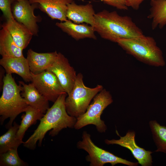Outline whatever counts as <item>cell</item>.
Wrapping results in <instances>:
<instances>
[{
    "mask_svg": "<svg viewBox=\"0 0 166 166\" xmlns=\"http://www.w3.org/2000/svg\"><path fill=\"white\" fill-rule=\"evenodd\" d=\"M93 27L102 38L116 43L120 39L144 35L131 17L121 15L116 11L104 10L96 13Z\"/></svg>",
    "mask_w": 166,
    "mask_h": 166,
    "instance_id": "obj_2",
    "label": "cell"
},
{
    "mask_svg": "<svg viewBox=\"0 0 166 166\" xmlns=\"http://www.w3.org/2000/svg\"><path fill=\"white\" fill-rule=\"evenodd\" d=\"M67 95L66 93L61 95L47 110L33 133L23 142L24 147L34 150L38 141L41 146L45 134L51 130L49 135L54 136L64 128H74L77 118L69 115L65 108V101Z\"/></svg>",
    "mask_w": 166,
    "mask_h": 166,
    "instance_id": "obj_1",
    "label": "cell"
},
{
    "mask_svg": "<svg viewBox=\"0 0 166 166\" xmlns=\"http://www.w3.org/2000/svg\"><path fill=\"white\" fill-rule=\"evenodd\" d=\"M18 82L22 86L21 96L27 105L45 114L49 108V101L40 93L32 83L27 84L22 81Z\"/></svg>",
    "mask_w": 166,
    "mask_h": 166,
    "instance_id": "obj_16",
    "label": "cell"
},
{
    "mask_svg": "<svg viewBox=\"0 0 166 166\" xmlns=\"http://www.w3.org/2000/svg\"><path fill=\"white\" fill-rule=\"evenodd\" d=\"M117 43L127 53L144 64L156 67L165 65L162 52L152 37L144 35L138 38L120 39Z\"/></svg>",
    "mask_w": 166,
    "mask_h": 166,
    "instance_id": "obj_3",
    "label": "cell"
},
{
    "mask_svg": "<svg viewBox=\"0 0 166 166\" xmlns=\"http://www.w3.org/2000/svg\"><path fill=\"white\" fill-rule=\"evenodd\" d=\"M95 13L90 3L78 5L73 1L67 5V18L77 24L86 23L93 27Z\"/></svg>",
    "mask_w": 166,
    "mask_h": 166,
    "instance_id": "obj_12",
    "label": "cell"
},
{
    "mask_svg": "<svg viewBox=\"0 0 166 166\" xmlns=\"http://www.w3.org/2000/svg\"><path fill=\"white\" fill-rule=\"evenodd\" d=\"M31 73V83L49 101L54 103L61 95L66 93L52 72L46 70L37 74Z\"/></svg>",
    "mask_w": 166,
    "mask_h": 166,
    "instance_id": "obj_8",
    "label": "cell"
},
{
    "mask_svg": "<svg viewBox=\"0 0 166 166\" xmlns=\"http://www.w3.org/2000/svg\"><path fill=\"white\" fill-rule=\"evenodd\" d=\"M15 0H0V9L7 20L14 18L11 9V4Z\"/></svg>",
    "mask_w": 166,
    "mask_h": 166,
    "instance_id": "obj_25",
    "label": "cell"
},
{
    "mask_svg": "<svg viewBox=\"0 0 166 166\" xmlns=\"http://www.w3.org/2000/svg\"><path fill=\"white\" fill-rule=\"evenodd\" d=\"M113 101L110 92L103 89L93 98V102L85 112L77 118L74 128L78 130L87 125L93 124L99 132H105L107 127L101 116L104 110Z\"/></svg>",
    "mask_w": 166,
    "mask_h": 166,
    "instance_id": "obj_6",
    "label": "cell"
},
{
    "mask_svg": "<svg viewBox=\"0 0 166 166\" xmlns=\"http://www.w3.org/2000/svg\"><path fill=\"white\" fill-rule=\"evenodd\" d=\"M2 27L9 32L17 45L23 50L27 46L34 35L26 27L14 18L7 20Z\"/></svg>",
    "mask_w": 166,
    "mask_h": 166,
    "instance_id": "obj_17",
    "label": "cell"
},
{
    "mask_svg": "<svg viewBox=\"0 0 166 166\" xmlns=\"http://www.w3.org/2000/svg\"><path fill=\"white\" fill-rule=\"evenodd\" d=\"M150 13L147 18L152 20L151 28L162 29L166 25V0H150Z\"/></svg>",
    "mask_w": 166,
    "mask_h": 166,
    "instance_id": "obj_19",
    "label": "cell"
},
{
    "mask_svg": "<svg viewBox=\"0 0 166 166\" xmlns=\"http://www.w3.org/2000/svg\"><path fill=\"white\" fill-rule=\"evenodd\" d=\"M2 28L0 31V54L2 57L24 56L23 50L17 45L9 32Z\"/></svg>",
    "mask_w": 166,
    "mask_h": 166,
    "instance_id": "obj_20",
    "label": "cell"
},
{
    "mask_svg": "<svg viewBox=\"0 0 166 166\" xmlns=\"http://www.w3.org/2000/svg\"><path fill=\"white\" fill-rule=\"evenodd\" d=\"M28 164L21 160L17 149L10 150L0 153V166H26Z\"/></svg>",
    "mask_w": 166,
    "mask_h": 166,
    "instance_id": "obj_24",
    "label": "cell"
},
{
    "mask_svg": "<svg viewBox=\"0 0 166 166\" xmlns=\"http://www.w3.org/2000/svg\"><path fill=\"white\" fill-rule=\"evenodd\" d=\"M105 3L116 7L118 9L122 10H127L128 7L127 5L125 0H100Z\"/></svg>",
    "mask_w": 166,
    "mask_h": 166,
    "instance_id": "obj_26",
    "label": "cell"
},
{
    "mask_svg": "<svg viewBox=\"0 0 166 166\" xmlns=\"http://www.w3.org/2000/svg\"><path fill=\"white\" fill-rule=\"evenodd\" d=\"M24 112L25 114H23L21 117L22 120L16 135L17 138L21 140H22L28 128L36 124L38 120L40 121L44 115L39 110L30 105L27 106Z\"/></svg>",
    "mask_w": 166,
    "mask_h": 166,
    "instance_id": "obj_21",
    "label": "cell"
},
{
    "mask_svg": "<svg viewBox=\"0 0 166 166\" xmlns=\"http://www.w3.org/2000/svg\"><path fill=\"white\" fill-rule=\"evenodd\" d=\"M54 73L65 92L69 94L74 86L77 75L68 59L61 53L47 70Z\"/></svg>",
    "mask_w": 166,
    "mask_h": 166,
    "instance_id": "obj_9",
    "label": "cell"
},
{
    "mask_svg": "<svg viewBox=\"0 0 166 166\" xmlns=\"http://www.w3.org/2000/svg\"></svg>",
    "mask_w": 166,
    "mask_h": 166,
    "instance_id": "obj_28",
    "label": "cell"
},
{
    "mask_svg": "<svg viewBox=\"0 0 166 166\" xmlns=\"http://www.w3.org/2000/svg\"><path fill=\"white\" fill-rule=\"evenodd\" d=\"M56 26L76 40L86 38L97 39L94 27L87 24H77L68 20L57 22Z\"/></svg>",
    "mask_w": 166,
    "mask_h": 166,
    "instance_id": "obj_18",
    "label": "cell"
},
{
    "mask_svg": "<svg viewBox=\"0 0 166 166\" xmlns=\"http://www.w3.org/2000/svg\"><path fill=\"white\" fill-rule=\"evenodd\" d=\"M145 0H125L128 7H130L135 10H138L141 4Z\"/></svg>",
    "mask_w": 166,
    "mask_h": 166,
    "instance_id": "obj_27",
    "label": "cell"
},
{
    "mask_svg": "<svg viewBox=\"0 0 166 166\" xmlns=\"http://www.w3.org/2000/svg\"><path fill=\"white\" fill-rule=\"evenodd\" d=\"M118 140L106 139L105 142L108 145L117 144L125 148L131 152L134 157L138 161V163L142 166H151L152 165V161L151 151L146 150L139 146L136 143L135 140V132L128 131L123 136H119Z\"/></svg>",
    "mask_w": 166,
    "mask_h": 166,
    "instance_id": "obj_10",
    "label": "cell"
},
{
    "mask_svg": "<svg viewBox=\"0 0 166 166\" xmlns=\"http://www.w3.org/2000/svg\"><path fill=\"white\" fill-rule=\"evenodd\" d=\"M2 92L0 98V121L2 124L5 120L10 118L6 125L9 128L14 121L20 113L24 112L28 105L21 96L22 86L18 85L12 76L6 74L3 79Z\"/></svg>",
    "mask_w": 166,
    "mask_h": 166,
    "instance_id": "obj_4",
    "label": "cell"
},
{
    "mask_svg": "<svg viewBox=\"0 0 166 166\" xmlns=\"http://www.w3.org/2000/svg\"><path fill=\"white\" fill-rule=\"evenodd\" d=\"M77 147L88 153L86 160L90 162V166H103L107 163L113 166L121 164L129 166H136L138 162H133L118 157L112 153L96 146L91 140V135L86 131L82 133V140L77 143Z\"/></svg>",
    "mask_w": 166,
    "mask_h": 166,
    "instance_id": "obj_7",
    "label": "cell"
},
{
    "mask_svg": "<svg viewBox=\"0 0 166 166\" xmlns=\"http://www.w3.org/2000/svg\"><path fill=\"white\" fill-rule=\"evenodd\" d=\"M73 0H29L31 4H38L40 9L52 19L61 22L67 21L68 4Z\"/></svg>",
    "mask_w": 166,
    "mask_h": 166,
    "instance_id": "obj_13",
    "label": "cell"
},
{
    "mask_svg": "<svg viewBox=\"0 0 166 166\" xmlns=\"http://www.w3.org/2000/svg\"><path fill=\"white\" fill-rule=\"evenodd\" d=\"M149 124L157 147L155 152L166 153V126L160 125L156 120L151 121Z\"/></svg>",
    "mask_w": 166,
    "mask_h": 166,
    "instance_id": "obj_23",
    "label": "cell"
},
{
    "mask_svg": "<svg viewBox=\"0 0 166 166\" xmlns=\"http://www.w3.org/2000/svg\"><path fill=\"white\" fill-rule=\"evenodd\" d=\"M19 126V125L14 122L13 125L0 137V153L10 149H17L21 144L23 143L22 140L18 139L16 137Z\"/></svg>",
    "mask_w": 166,
    "mask_h": 166,
    "instance_id": "obj_22",
    "label": "cell"
},
{
    "mask_svg": "<svg viewBox=\"0 0 166 166\" xmlns=\"http://www.w3.org/2000/svg\"><path fill=\"white\" fill-rule=\"evenodd\" d=\"M103 89L101 85L90 88L84 84L83 76L79 73L71 92L66 97L65 104L68 114L76 118L84 113L95 96Z\"/></svg>",
    "mask_w": 166,
    "mask_h": 166,
    "instance_id": "obj_5",
    "label": "cell"
},
{
    "mask_svg": "<svg viewBox=\"0 0 166 166\" xmlns=\"http://www.w3.org/2000/svg\"><path fill=\"white\" fill-rule=\"evenodd\" d=\"M58 53L54 52L38 53L32 49L28 50L27 60L30 72L37 74L46 70L56 58Z\"/></svg>",
    "mask_w": 166,
    "mask_h": 166,
    "instance_id": "obj_15",
    "label": "cell"
},
{
    "mask_svg": "<svg viewBox=\"0 0 166 166\" xmlns=\"http://www.w3.org/2000/svg\"><path fill=\"white\" fill-rule=\"evenodd\" d=\"M36 4L33 3L31 5L28 0H17L12 11L14 18L26 27L35 36L38 35V28L37 23L40 19L34 13L36 6Z\"/></svg>",
    "mask_w": 166,
    "mask_h": 166,
    "instance_id": "obj_11",
    "label": "cell"
},
{
    "mask_svg": "<svg viewBox=\"0 0 166 166\" xmlns=\"http://www.w3.org/2000/svg\"><path fill=\"white\" fill-rule=\"evenodd\" d=\"M0 65L4 68L6 74L15 73L26 82L31 81V73L28 63L24 56L20 57H2Z\"/></svg>",
    "mask_w": 166,
    "mask_h": 166,
    "instance_id": "obj_14",
    "label": "cell"
}]
</instances>
